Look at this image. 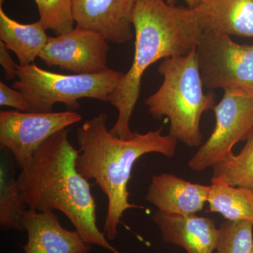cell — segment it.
<instances>
[{
    "instance_id": "1",
    "label": "cell",
    "mask_w": 253,
    "mask_h": 253,
    "mask_svg": "<svg viewBox=\"0 0 253 253\" xmlns=\"http://www.w3.org/2000/svg\"><path fill=\"white\" fill-rule=\"evenodd\" d=\"M68 134L64 129L51 136L21 168L17 177L21 197L29 209L62 212L86 244L121 253L97 227L91 184L78 171L79 152L68 141Z\"/></svg>"
},
{
    "instance_id": "2",
    "label": "cell",
    "mask_w": 253,
    "mask_h": 253,
    "mask_svg": "<svg viewBox=\"0 0 253 253\" xmlns=\"http://www.w3.org/2000/svg\"><path fill=\"white\" fill-rule=\"evenodd\" d=\"M107 120V115L102 113L78 128L76 167L82 176L88 181L94 180L107 196L104 233L113 241L124 212L144 208L129 201L128 184L134 163L152 153L174 157L178 141L170 134L163 135V126L146 134L134 132L130 139H122L108 129Z\"/></svg>"
},
{
    "instance_id": "3",
    "label": "cell",
    "mask_w": 253,
    "mask_h": 253,
    "mask_svg": "<svg viewBox=\"0 0 253 253\" xmlns=\"http://www.w3.org/2000/svg\"><path fill=\"white\" fill-rule=\"evenodd\" d=\"M132 25L134 59L109 101L118 111L117 121L110 131L122 139L134 134L129 121L146 69L159 60L189 54L197 47L204 31L194 9L174 6L165 0H136Z\"/></svg>"
},
{
    "instance_id": "4",
    "label": "cell",
    "mask_w": 253,
    "mask_h": 253,
    "mask_svg": "<svg viewBox=\"0 0 253 253\" xmlns=\"http://www.w3.org/2000/svg\"><path fill=\"white\" fill-rule=\"evenodd\" d=\"M158 73L163 76V84L145 100L149 113L155 119H169V134L176 140L189 147L201 146V117L212 109L215 99L212 94L204 93L196 49L184 56L163 59Z\"/></svg>"
},
{
    "instance_id": "5",
    "label": "cell",
    "mask_w": 253,
    "mask_h": 253,
    "mask_svg": "<svg viewBox=\"0 0 253 253\" xmlns=\"http://www.w3.org/2000/svg\"><path fill=\"white\" fill-rule=\"evenodd\" d=\"M124 74L109 68L96 74L63 75L45 71L32 63L26 66L18 65V80L12 86L26 96L29 112H52L56 103H62L73 111L81 107L78 101L83 98L109 102Z\"/></svg>"
},
{
    "instance_id": "6",
    "label": "cell",
    "mask_w": 253,
    "mask_h": 253,
    "mask_svg": "<svg viewBox=\"0 0 253 253\" xmlns=\"http://www.w3.org/2000/svg\"><path fill=\"white\" fill-rule=\"evenodd\" d=\"M215 126L211 136L189 161L190 169L202 172L233 154L240 141L253 134V93L243 89H226L219 104L212 108Z\"/></svg>"
},
{
    "instance_id": "7",
    "label": "cell",
    "mask_w": 253,
    "mask_h": 253,
    "mask_svg": "<svg viewBox=\"0 0 253 253\" xmlns=\"http://www.w3.org/2000/svg\"><path fill=\"white\" fill-rule=\"evenodd\" d=\"M204 86L253 93V44H240L230 36L203 31L196 47Z\"/></svg>"
},
{
    "instance_id": "8",
    "label": "cell",
    "mask_w": 253,
    "mask_h": 253,
    "mask_svg": "<svg viewBox=\"0 0 253 253\" xmlns=\"http://www.w3.org/2000/svg\"><path fill=\"white\" fill-rule=\"evenodd\" d=\"M81 115L72 111L36 113L0 111V143L12 153L22 168L37 150L56 133L79 123Z\"/></svg>"
},
{
    "instance_id": "9",
    "label": "cell",
    "mask_w": 253,
    "mask_h": 253,
    "mask_svg": "<svg viewBox=\"0 0 253 253\" xmlns=\"http://www.w3.org/2000/svg\"><path fill=\"white\" fill-rule=\"evenodd\" d=\"M109 50L104 37L76 26L65 34L49 37L39 58L49 67L58 66L74 74H96L109 69Z\"/></svg>"
},
{
    "instance_id": "10",
    "label": "cell",
    "mask_w": 253,
    "mask_h": 253,
    "mask_svg": "<svg viewBox=\"0 0 253 253\" xmlns=\"http://www.w3.org/2000/svg\"><path fill=\"white\" fill-rule=\"evenodd\" d=\"M77 27L94 31L108 42L123 44L132 39V14L136 0H72Z\"/></svg>"
},
{
    "instance_id": "11",
    "label": "cell",
    "mask_w": 253,
    "mask_h": 253,
    "mask_svg": "<svg viewBox=\"0 0 253 253\" xmlns=\"http://www.w3.org/2000/svg\"><path fill=\"white\" fill-rule=\"evenodd\" d=\"M23 230L28 242L21 245L25 253H89L86 244L77 231L65 229L53 211L38 212L28 208L23 217Z\"/></svg>"
},
{
    "instance_id": "12",
    "label": "cell",
    "mask_w": 253,
    "mask_h": 253,
    "mask_svg": "<svg viewBox=\"0 0 253 253\" xmlns=\"http://www.w3.org/2000/svg\"><path fill=\"white\" fill-rule=\"evenodd\" d=\"M163 241L183 248L187 253H214L219 229L212 219L196 214H168L158 211L152 216Z\"/></svg>"
},
{
    "instance_id": "13",
    "label": "cell",
    "mask_w": 253,
    "mask_h": 253,
    "mask_svg": "<svg viewBox=\"0 0 253 253\" xmlns=\"http://www.w3.org/2000/svg\"><path fill=\"white\" fill-rule=\"evenodd\" d=\"M211 185L190 182L169 173L153 176L146 200L168 214H196L208 203Z\"/></svg>"
},
{
    "instance_id": "14",
    "label": "cell",
    "mask_w": 253,
    "mask_h": 253,
    "mask_svg": "<svg viewBox=\"0 0 253 253\" xmlns=\"http://www.w3.org/2000/svg\"><path fill=\"white\" fill-rule=\"evenodd\" d=\"M191 9L204 31L253 38V0H200Z\"/></svg>"
},
{
    "instance_id": "15",
    "label": "cell",
    "mask_w": 253,
    "mask_h": 253,
    "mask_svg": "<svg viewBox=\"0 0 253 253\" xmlns=\"http://www.w3.org/2000/svg\"><path fill=\"white\" fill-rule=\"evenodd\" d=\"M41 21L22 24L5 14L0 6V41L17 56L20 66L34 63L49 40Z\"/></svg>"
},
{
    "instance_id": "16",
    "label": "cell",
    "mask_w": 253,
    "mask_h": 253,
    "mask_svg": "<svg viewBox=\"0 0 253 253\" xmlns=\"http://www.w3.org/2000/svg\"><path fill=\"white\" fill-rule=\"evenodd\" d=\"M3 148L0 157V225L1 229L23 230V217L28 209L18 189L12 153Z\"/></svg>"
},
{
    "instance_id": "17",
    "label": "cell",
    "mask_w": 253,
    "mask_h": 253,
    "mask_svg": "<svg viewBox=\"0 0 253 253\" xmlns=\"http://www.w3.org/2000/svg\"><path fill=\"white\" fill-rule=\"evenodd\" d=\"M210 211L233 221L253 224V191L248 188L211 184L208 200Z\"/></svg>"
},
{
    "instance_id": "18",
    "label": "cell",
    "mask_w": 253,
    "mask_h": 253,
    "mask_svg": "<svg viewBox=\"0 0 253 253\" xmlns=\"http://www.w3.org/2000/svg\"><path fill=\"white\" fill-rule=\"evenodd\" d=\"M213 169L211 184L240 186L253 191V134L240 154H233Z\"/></svg>"
},
{
    "instance_id": "19",
    "label": "cell",
    "mask_w": 253,
    "mask_h": 253,
    "mask_svg": "<svg viewBox=\"0 0 253 253\" xmlns=\"http://www.w3.org/2000/svg\"><path fill=\"white\" fill-rule=\"evenodd\" d=\"M215 253H253V224L226 220L219 227Z\"/></svg>"
},
{
    "instance_id": "20",
    "label": "cell",
    "mask_w": 253,
    "mask_h": 253,
    "mask_svg": "<svg viewBox=\"0 0 253 253\" xmlns=\"http://www.w3.org/2000/svg\"><path fill=\"white\" fill-rule=\"evenodd\" d=\"M40 14V20L46 30L56 36L74 29L72 0H35Z\"/></svg>"
},
{
    "instance_id": "21",
    "label": "cell",
    "mask_w": 253,
    "mask_h": 253,
    "mask_svg": "<svg viewBox=\"0 0 253 253\" xmlns=\"http://www.w3.org/2000/svg\"><path fill=\"white\" fill-rule=\"evenodd\" d=\"M0 105L29 112L30 106L26 96L17 89H11L0 82Z\"/></svg>"
},
{
    "instance_id": "22",
    "label": "cell",
    "mask_w": 253,
    "mask_h": 253,
    "mask_svg": "<svg viewBox=\"0 0 253 253\" xmlns=\"http://www.w3.org/2000/svg\"><path fill=\"white\" fill-rule=\"evenodd\" d=\"M0 63L4 68L6 79L10 81L17 78L16 71H17L18 64L13 61L9 54V49L1 41H0Z\"/></svg>"
},
{
    "instance_id": "23",
    "label": "cell",
    "mask_w": 253,
    "mask_h": 253,
    "mask_svg": "<svg viewBox=\"0 0 253 253\" xmlns=\"http://www.w3.org/2000/svg\"><path fill=\"white\" fill-rule=\"evenodd\" d=\"M189 8H194L199 3L200 0H184Z\"/></svg>"
},
{
    "instance_id": "24",
    "label": "cell",
    "mask_w": 253,
    "mask_h": 253,
    "mask_svg": "<svg viewBox=\"0 0 253 253\" xmlns=\"http://www.w3.org/2000/svg\"><path fill=\"white\" fill-rule=\"evenodd\" d=\"M3 1H4V0H0V6H1V4H2Z\"/></svg>"
}]
</instances>
